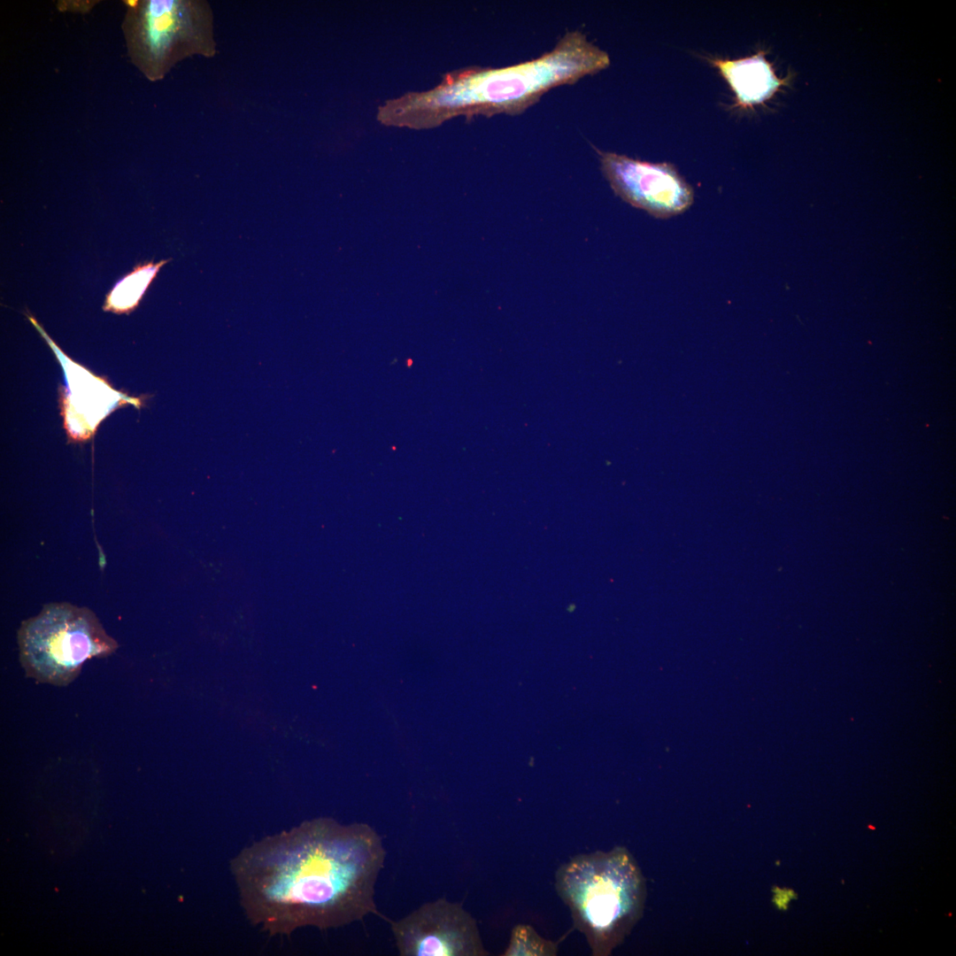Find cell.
<instances>
[{
    "instance_id": "cell-1",
    "label": "cell",
    "mask_w": 956,
    "mask_h": 956,
    "mask_svg": "<svg viewBox=\"0 0 956 956\" xmlns=\"http://www.w3.org/2000/svg\"><path fill=\"white\" fill-rule=\"evenodd\" d=\"M386 857L370 825L307 820L245 847L231 861L247 918L270 934L336 928L381 915L375 884Z\"/></svg>"
},
{
    "instance_id": "cell-2",
    "label": "cell",
    "mask_w": 956,
    "mask_h": 956,
    "mask_svg": "<svg viewBox=\"0 0 956 956\" xmlns=\"http://www.w3.org/2000/svg\"><path fill=\"white\" fill-rule=\"evenodd\" d=\"M610 63L607 52L583 32L567 31L553 49L536 58L505 67L457 69L429 90L388 100L378 107L376 119L387 127L425 129L459 116L518 115L548 91L597 74Z\"/></svg>"
},
{
    "instance_id": "cell-3",
    "label": "cell",
    "mask_w": 956,
    "mask_h": 956,
    "mask_svg": "<svg viewBox=\"0 0 956 956\" xmlns=\"http://www.w3.org/2000/svg\"><path fill=\"white\" fill-rule=\"evenodd\" d=\"M555 889L595 956H607L643 915L645 879L623 846L578 854L561 865Z\"/></svg>"
},
{
    "instance_id": "cell-4",
    "label": "cell",
    "mask_w": 956,
    "mask_h": 956,
    "mask_svg": "<svg viewBox=\"0 0 956 956\" xmlns=\"http://www.w3.org/2000/svg\"><path fill=\"white\" fill-rule=\"evenodd\" d=\"M19 662L27 677L37 682L66 686L83 664L116 651L95 613L70 603H50L21 622L18 632Z\"/></svg>"
},
{
    "instance_id": "cell-5",
    "label": "cell",
    "mask_w": 956,
    "mask_h": 956,
    "mask_svg": "<svg viewBox=\"0 0 956 956\" xmlns=\"http://www.w3.org/2000/svg\"><path fill=\"white\" fill-rule=\"evenodd\" d=\"M123 31L132 63L152 81L186 58L218 52L207 1L142 0L127 12Z\"/></svg>"
},
{
    "instance_id": "cell-6",
    "label": "cell",
    "mask_w": 956,
    "mask_h": 956,
    "mask_svg": "<svg viewBox=\"0 0 956 956\" xmlns=\"http://www.w3.org/2000/svg\"><path fill=\"white\" fill-rule=\"evenodd\" d=\"M390 922L401 956H484L475 919L459 903L444 898L427 902Z\"/></svg>"
},
{
    "instance_id": "cell-7",
    "label": "cell",
    "mask_w": 956,
    "mask_h": 956,
    "mask_svg": "<svg viewBox=\"0 0 956 956\" xmlns=\"http://www.w3.org/2000/svg\"><path fill=\"white\" fill-rule=\"evenodd\" d=\"M601 171L613 192L630 205L659 219L688 210L692 187L669 163H651L596 149Z\"/></svg>"
},
{
    "instance_id": "cell-8",
    "label": "cell",
    "mask_w": 956,
    "mask_h": 956,
    "mask_svg": "<svg viewBox=\"0 0 956 956\" xmlns=\"http://www.w3.org/2000/svg\"><path fill=\"white\" fill-rule=\"evenodd\" d=\"M736 95L737 103L752 106L768 99L782 84L762 54L739 59H712Z\"/></svg>"
},
{
    "instance_id": "cell-9",
    "label": "cell",
    "mask_w": 956,
    "mask_h": 956,
    "mask_svg": "<svg viewBox=\"0 0 956 956\" xmlns=\"http://www.w3.org/2000/svg\"><path fill=\"white\" fill-rule=\"evenodd\" d=\"M168 260L158 263L149 261L136 265L134 269L119 280L107 294L104 309L115 312H126L135 308L160 268Z\"/></svg>"
},
{
    "instance_id": "cell-10",
    "label": "cell",
    "mask_w": 956,
    "mask_h": 956,
    "mask_svg": "<svg viewBox=\"0 0 956 956\" xmlns=\"http://www.w3.org/2000/svg\"><path fill=\"white\" fill-rule=\"evenodd\" d=\"M558 953V943L541 937L528 924H517L511 932L504 956H554Z\"/></svg>"
},
{
    "instance_id": "cell-11",
    "label": "cell",
    "mask_w": 956,
    "mask_h": 956,
    "mask_svg": "<svg viewBox=\"0 0 956 956\" xmlns=\"http://www.w3.org/2000/svg\"><path fill=\"white\" fill-rule=\"evenodd\" d=\"M139 2H140L139 0H125V1H124V4H126V5H127V7L129 8V9H135V8H136V7L138 6V4H139Z\"/></svg>"
}]
</instances>
